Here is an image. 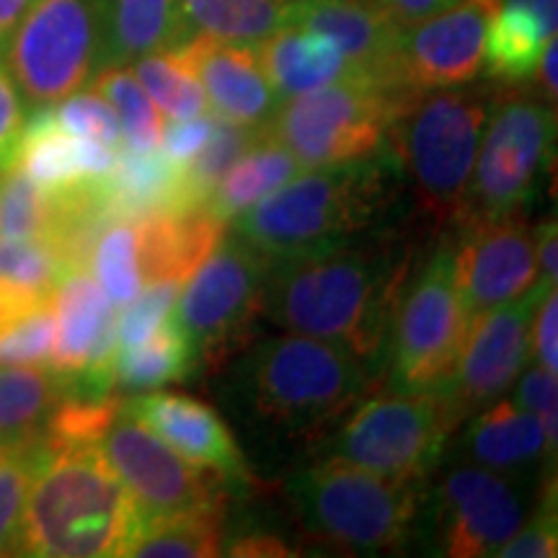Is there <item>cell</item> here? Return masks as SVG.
I'll return each instance as SVG.
<instances>
[{
    "mask_svg": "<svg viewBox=\"0 0 558 558\" xmlns=\"http://www.w3.org/2000/svg\"><path fill=\"white\" fill-rule=\"evenodd\" d=\"M411 239L386 222L333 248L271 262L264 318L347 349L383 380L390 318L416 259Z\"/></svg>",
    "mask_w": 558,
    "mask_h": 558,
    "instance_id": "cell-1",
    "label": "cell"
},
{
    "mask_svg": "<svg viewBox=\"0 0 558 558\" xmlns=\"http://www.w3.org/2000/svg\"><path fill=\"white\" fill-rule=\"evenodd\" d=\"M378 380L380 375L347 349L288 331L251 341L235 354L222 399L259 437L313 452Z\"/></svg>",
    "mask_w": 558,
    "mask_h": 558,
    "instance_id": "cell-2",
    "label": "cell"
},
{
    "mask_svg": "<svg viewBox=\"0 0 558 558\" xmlns=\"http://www.w3.org/2000/svg\"><path fill=\"white\" fill-rule=\"evenodd\" d=\"M403 197V179L388 145L354 163L300 171L233 218V233L271 262L333 248L386 226Z\"/></svg>",
    "mask_w": 558,
    "mask_h": 558,
    "instance_id": "cell-3",
    "label": "cell"
},
{
    "mask_svg": "<svg viewBox=\"0 0 558 558\" xmlns=\"http://www.w3.org/2000/svg\"><path fill=\"white\" fill-rule=\"evenodd\" d=\"M143 509L99 442L41 439L24 514L21 556H128Z\"/></svg>",
    "mask_w": 558,
    "mask_h": 558,
    "instance_id": "cell-4",
    "label": "cell"
},
{
    "mask_svg": "<svg viewBox=\"0 0 558 558\" xmlns=\"http://www.w3.org/2000/svg\"><path fill=\"white\" fill-rule=\"evenodd\" d=\"M494 94L488 88H432L411 94L388 128V150L414 218L429 233L458 226Z\"/></svg>",
    "mask_w": 558,
    "mask_h": 558,
    "instance_id": "cell-5",
    "label": "cell"
},
{
    "mask_svg": "<svg viewBox=\"0 0 558 558\" xmlns=\"http://www.w3.org/2000/svg\"><path fill=\"white\" fill-rule=\"evenodd\" d=\"M424 486L318 456L284 484L305 543L344 556H383L414 541Z\"/></svg>",
    "mask_w": 558,
    "mask_h": 558,
    "instance_id": "cell-6",
    "label": "cell"
},
{
    "mask_svg": "<svg viewBox=\"0 0 558 558\" xmlns=\"http://www.w3.org/2000/svg\"><path fill=\"white\" fill-rule=\"evenodd\" d=\"M471 316L456 279V233L442 230L435 248L414 259L390 318L383 380L390 390H435L456 365Z\"/></svg>",
    "mask_w": 558,
    "mask_h": 558,
    "instance_id": "cell-7",
    "label": "cell"
},
{
    "mask_svg": "<svg viewBox=\"0 0 558 558\" xmlns=\"http://www.w3.org/2000/svg\"><path fill=\"white\" fill-rule=\"evenodd\" d=\"M452 435L456 427L437 393L386 388L354 403L313 448V456L347 460L386 478L427 484Z\"/></svg>",
    "mask_w": 558,
    "mask_h": 558,
    "instance_id": "cell-8",
    "label": "cell"
},
{
    "mask_svg": "<svg viewBox=\"0 0 558 558\" xmlns=\"http://www.w3.org/2000/svg\"><path fill=\"white\" fill-rule=\"evenodd\" d=\"M409 96L344 78L282 99L262 132L305 171L354 163L386 150L390 122Z\"/></svg>",
    "mask_w": 558,
    "mask_h": 558,
    "instance_id": "cell-9",
    "label": "cell"
},
{
    "mask_svg": "<svg viewBox=\"0 0 558 558\" xmlns=\"http://www.w3.org/2000/svg\"><path fill=\"white\" fill-rule=\"evenodd\" d=\"M554 143L556 107L535 90H497L458 226L525 213L554 163Z\"/></svg>",
    "mask_w": 558,
    "mask_h": 558,
    "instance_id": "cell-10",
    "label": "cell"
},
{
    "mask_svg": "<svg viewBox=\"0 0 558 558\" xmlns=\"http://www.w3.org/2000/svg\"><path fill=\"white\" fill-rule=\"evenodd\" d=\"M271 259L243 241L228 235L192 271L177 300V324L192 341L199 369L218 373L256 337L264 316V292Z\"/></svg>",
    "mask_w": 558,
    "mask_h": 558,
    "instance_id": "cell-11",
    "label": "cell"
},
{
    "mask_svg": "<svg viewBox=\"0 0 558 558\" xmlns=\"http://www.w3.org/2000/svg\"><path fill=\"white\" fill-rule=\"evenodd\" d=\"M104 50V0H34L0 54L24 101L50 107L107 68Z\"/></svg>",
    "mask_w": 558,
    "mask_h": 558,
    "instance_id": "cell-12",
    "label": "cell"
},
{
    "mask_svg": "<svg viewBox=\"0 0 558 558\" xmlns=\"http://www.w3.org/2000/svg\"><path fill=\"white\" fill-rule=\"evenodd\" d=\"M530 476H509L469 460L445 471L429 501V525L439 554L497 556L533 512L538 494L530 497Z\"/></svg>",
    "mask_w": 558,
    "mask_h": 558,
    "instance_id": "cell-13",
    "label": "cell"
},
{
    "mask_svg": "<svg viewBox=\"0 0 558 558\" xmlns=\"http://www.w3.org/2000/svg\"><path fill=\"white\" fill-rule=\"evenodd\" d=\"M546 282H535L525 295L471 318L450 375L432 390L442 401L452 427L497 401L514 386L533 352V316L546 292Z\"/></svg>",
    "mask_w": 558,
    "mask_h": 558,
    "instance_id": "cell-14",
    "label": "cell"
},
{
    "mask_svg": "<svg viewBox=\"0 0 558 558\" xmlns=\"http://www.w3.org/2000/svg\"><path fill=\"white\" fill-rule=\"evenodd\" d=\"M99 448L143 514L228 509L230 481L226 476L181 458L124 411L99 437Z\"/></svg>",
    "mask_w": 558,
    "mask_h": 558,
    "instance_id": "cell-15",
    "label": "cell"
},
{
    "mask_svg": "<svg viewBox=\"0 0 558 558\" xmlns=\"http://www.w3.org/2000/svg\"><path fill=\"white\" fill-rule=\"evenodd\" d=\"M499 0H458L435 16L403 26L399 83L409 94L469 86L484 73L486 32Z\"/></svg>",
    "mask_w": 558,
    "mask_h": 558,
    "instance_id": "cell-16",
    "label": "cell"
},
{
    "mask_svg": "<svg viewBox=\"0 0 558 558\" xmlns=\"http://www.w3.org/2000/svg\"><path fill=\"white\" fill-rule=\"evenodd\" d=\"M456 279L471 318L525 295L538 282L535 233L527 215L458 226Z\"/></svg>",
    "mask_w": 558,
    "mask_h": 558,
    "instance_id": "cell-17",
    "label": "cell"
},
{
    "mask_svg": "<svg viewBox=\"0 0 558 558\" xmlns=\"http://www.w3.org/2000/svg\"><path fill=\"white\" fill-rule=\"evenodd\" d=\"M54 347L50 367L68 375L81 393L104 396L114 388L117 313L88 269L62 275L52 295Z\"/></svg>",
    "mask_w": 558,
    "mask_h": 558,
    "instance_id": "cell-18",
    "label": "cell"
},
{
    "mask_svg": "<svg viewBox=\"0 0 558 558\" xmlns=\"http://www.w3.org/2000/svg\"><path fill=\"white\" fill-rule=\"evenodd\" d=\"M288 24L337 41L347 60L349 78L409 94L399 83L403 26L380 0H295Z\"/></svg>",
    "mask_w": 558,
    "mask_h": 558,
    "instance_id": "cell-19",
    "label": "cell"
},
{
    "mask_svg": "<svg viewBox=\"0 0 558 558\" xmlns=\"http://www.w3.org/2000/svg\"><path fill=\"white\" fill-rule=\"evenodd\" d=\"M122 411L163 439L199 469H209L243 486L251 469L233 432L209 403L181 393H145L122 403Z\"/></svg>",
    "mask_w": 558,
    "mask_h": 558,
    "instance_id": "cell-20",
    "label": "cell"
},
{
    "mask_svg": "<svg viewBox=\"0 0 558 558\" xmlns=\"http://www.w3.org/2000/svg\"><path fill=\"white\" fill-rule=\"evenodd\" d=\"M207 94L218 120L241 128H264L279 107V96L264 73L256 45H233L205 34H192L181 45Z\"/></svg>",
    "mask_w": 558,
    "mask_h": 558,
    "instance_id": "cell-21",
    "label": "cell"
},
{
    "mask_svg": "<svg viewBox=\"0 0 558 558\" xmlns=\"http://www.w3.org/2000/svg\"><path fill=\"white\" fill-rule=\"evenodd\" d=\"M101 190L111 215L130 222L205 205L186 177V163H179L158 148L137 150L122 145L107 177L101 179Z\"/></svg>",
    "mask_w": 558,
    "mask_h": 558,
    "instance_id": "cell-22",
    "label": "cell"
},
{
    "mask_svg": "<svg viewBox=\"0 0 558 558\" xmlns=\"http://www.w3.org/2000/svg\"><path fill=\"white\" fill-rule=\"evenodd\" d=\"M135 233L145 284L158 279L186 282L226 239L228 222L207 205H199L140 218L135 220Z\"/></svg>",
    "mask_w": 558,
    "mask_h": 558,
    "instance_id": "cell-23",
    "label": "cell"
},
{
    "mask_svg": "<svg viewBox=\"0 0 558 558\" xmlns=\"http://www.w3.org/2000/svg\"><path fill=\"white\" fill-rule=\"evenodd\" d=\"M117 150L99 140L70 135L54 120L50 107H39L26 120L16 163L39 190L62 192L107 177Z\"/></svg>",
    "mask_w": 558,
    "mask_h": 558,
    "instance_id": "cell-24",
    "label": "cell"
},
{
    "mask_svg": "<svg viewBox=\"0 0 558 558\" xmlns=\"http://www.w3.org/2000/svg\"><path fill=\"white\" fill-rule=\"evenodd\" d=\"M458 452L469 463L484 469L530 476L548 469V445L541 418L514 401L497 399L476 411L458 442ZM556 458V456H550Z\"/></svg>",
    "mask_w": 558,
    "mask_h": 558,
    "instance_id": "cell-25",
    "label": "cell"
},
{
    "mask_svg": "<svg viewBox=\"0 0 558 558\" xmlns=\"http://www.w3.org/2000/svg\"><path fill=\"white\" fill-rule=\"evenodd\" d=\"M262 68L279 99L308 94L349 78V68L339 45L326 34L284 24L256 45Z\"/></svg>",
    "mask_w": 558,
    "mask_h": 558,
    "instance_id": "cell-26",
    "label": "cell"
},
{
    "mask_svg": "<svg viewBox=\"0 0 558 558\" xmlns=\"http://www.w3.org/2000/svg\"><path fill=\"white\" fill-rule=\"evenodd\" d=\"M107 65H132L150 52L173 50L192 37L179 0H104Z\"/></svg>",
    "mask_w": 558,
    "mask_h": 558,
    "instance_id": "cell-27",
    "label": "cell"
},
{
    "mask_svg": "<svg viewBox=\"0 0 558 558\" xmlns=\"http://www.w3.org/2000/svg\"><path fill=\"white\" fill-rule=\"evenodd\" d=\"M73 390L68 375L39 365H0V442L39 445L60 401Z\"/></svg>",
    "mask_w": 558,
    "mask_h": 558,
    "instance_id": "cell-28",
    "label": "cell"
},
{
    "mask_svg": "<svg viewBox=\"0 0 558 558\" xmlns=\"http://www.w3.org/2000/svg\"><path fill=\"white\" fill-rule=\"evenodd\" d=\"M305 171L282 145L269 140L262 132V140L235 160L230 169L218 179L207 197V207L220 220L230 222L239 218L243 209L267 197L290 179Z\"/></svg>",
    "mask_w": 558,
    "mask_h": 558,
    "instance_id": "cell-29",
    "label": "cell"
},
{
    "mask_svg": "<svg viewBox=\"0 0 558 558\" xmlns=\"http://www.w3.org/2000/svg\"><path fill=\"white\" fill-rule=\"evenodd\" d=\"M197 373V354L173 313L148 339L120 349L114 360V386L124 390L163 388L169 383L190 380Z\"/></svg>",
    "mask_w": 558,
    "mask_h": 558,
    "instance_id": "cell-30",
    "label": "cell"
},
{
    "mask_svg": "<svg viewBox=\"0 0 558 558\" xmlns=\"http://www.w3.org/2000/svg\"><path fill=\"white\" fill-rule=\"evenodd\" d=\"M226 543V509L143 514L128 556L137 558H215Z\"/></svg>",
    "mask_w": 558,
    "mask_h": 558,
    "instance_id": "cell-31",
    "label": "cell"
},
{
    "mask_svg": "<svg viewBox=\"0 0 558 558\" xmlns=\"http://www.w3.org/2000/svg\"><path fill=\"white\" fill-rule=\"evenodd\" d=\"M295 0H179L192 34L233 41V45H259L282 29Z\"/></svg>",
    "mask_w": 558,
    "mask_h": 558,
    "instance_id": "cell-32",
    "label": "cell"
},
{
    "mask_svg": "<svg viewBox=\"0 0 558 558\" xmlns=\"http://www.w3.org/2000/svg\"><path fill=\"white\" fill-rule=\"evenodd\" d=\"M550 39L556 37H550L543 29V24L533 13L520 9V5L499 3L486 32V75L505 83V86L533 78L541 54Z\"/></svg>",
    "mask_w": 558,
    "mask_h": 558,
    "instance_id": "cell-33",
    "label": "cell"
},
{
    "mask_svg": "<svg viewBox=\"0 0 558 558\" xmlns=\"http://www.w3.org/2000/svg\"><path fill=\"white\" fill-rule=\"evenodd\" d=\"M132 73L153 104H158V109L171 120H186L209 111L205 88L181 45L173 50L143 54L132 62Z\"/></svg>",
    "mask_w": 558,
    "mask_h": 558,
    "instance_id": "cell-34",
    "label": "cell"
},
{
    "mask_svg": "<svg viewBox=\"0 0 558 558\" xmlns=\"http://www.w3.org/2000/svg\"><path fill=\"white\" fill-rule=\"evenodd\" d=\"M94 90L111 104L122 124L124 145L137 150L158 148L163 135V114L145 88L140 86L130 65H107L94 75Z\"/></svg>",
    "mask_w": 558,
    "mask_h": 558,
    "instance_id": "cell-35",
    "label": "cell"
},
{
    "mask_svg": "<svg viewBox=\"0 0 558 558\" xmlns=\"http://www.w3.org/2000/svg\"><path fill=\"white\" fill-rule=\"evenodd\" d=\"M88 269L94 271L96 282L114 305L122 308L130 300H135L145 284L143 271H140L135 222L114 220L104 228L90 251Z\"/></svg>",
    "mask_w": 558,
    "mask_h": 558,
    "instance_id": "cell-36",
    "label": "cell"
},
{
    "mask_svg": "<svg viewBox=\"0 0 558 558\" xmlns=\"http://www.w3.org/2000/svg\"><path fill=\"white\" fill-rule=\"evenodd\" d=\"M39 445L0 442V556H21L26 499Z\"/></svg>",
    "mask_w": 558,
    "mask_h": 558,
    "instance_id": "cell-37",
    "label": "cell"
},
{
    "mask_svg": "<svg viewBox=\"0 0 558 558\" xmlns=\"http://www.w3.org/2000/svg\"><path fill=\"white\" fill-rule=\"evenodd\" d=\"M50 192L39 190L13 160L0 171V235L45 241L50 230Z\"/></svg>",
    "mask_w": 558,
    "mask_h": 558,
    "instance_id": "cell-38",
    "label": "cell"
},
{
    "mask_svg": "<svg viewBox=\"0 0 558 558\" xmlns=\"http://www.w3.org/2000/svg\"><path fill=\"white\" fill-rule=\"evenodd\" d=\"M259 140L262 128H241V124L218 120V117H215L213 135H209L205 148L186 163V177H190L194 192L199 194L205 205L209 192L218 184L222 173H226L248 148H254Z\"/></svg>",
    "mask_w": 558,
    "mask_h": 558,
    "instance_id": "cell-39",
    "label": "cell"
},
{
    "mask_svg": "<svg viewBox=\"0 0 558 558\" xmlns=\"http://www.w3.org/2000/svg\"><path fill=\"white\" fill-rule=\"evenodd\" d=\"M62 275L68 271L47 241L0 235V279L29 290L54 292Z\"/></svg>",
    "mask_w": 558,
    "mask_h": 558,
    "instance_id": "cell-40",
    "label": "cell"
},
{
    "mask_svg": "<svg viewBox=\"0 0 558 558\" xmlns=\"http://www.w3.org/2000/svg\"><path fill=\"white\" fill-rule=\"evenodd\" d=\"M50 109L60 128L68 130L70 135L99 140V143L114 150H120L124 145L120 117L111 109V104L101 94H96L94 88L75 90V94L65 96L62 101L50 104Z\"/></svg>",
    "mask_w": 558,
    "mask_h": 558,
    "instance_id": "cell-41",
    "label": "cell"
},
{
    "mask_svg": "<svg viewBox=\"0 0 558 558\" xmlns=\"http://www.w3.org/2000/svg\"><path fill=\"white\" fill-rule=\"evenodd\" d=\"M181 288H184V282H179V279H158V282L143 284L137 298L122 305L124 311L117 316V344L120 349L135 347L148 339L173 313Z\"/></svg>",
    "mask_w": 558,
    "mask_h": 558,
    "instance_id": "cell-42",
    "label": "cell"
},
{
    "mask_svg": "<svg viewBox=\"0 0 558 558\" xmlns=\"http://www.w3.org/2000/svg\"><path fill=\"white\" fill-rule=\"evenodd\" d=\"M52 347L54 311L50 303L0 329V365H50Z\"/></svg>",
    "mask_w": 558,
    "mask_h": 558,
    "instance_id": "cell-43",
    "label": "cell"
},
{
    "mask_svg": "<svg viewBox=\"0 0 558 558\" xmlns=\"http://www.w3.org/2000/svg\"><path fill=\"white\" fill-rule=\"evenodd\" d=\"M556 478H543L533 512L522 522L518 533L499 548L501 558H556L558 556V520H556Z\"/></svg>",
    "mask_w": 558,
    "mask_h": 558,
    "instance_id": "cell-44",
    "label": "cell"
},
{
    "mask_svg": "<svg viewBox=\"0 0 558 558\" xmlns=\"http://www.w3.org/2000/svg\"><path fill=\"white\" fill-rule=\"evenodd\" d=\"M514 403L522 409L533 411L541 418L543 437L550 456H556V442H558V383L556 373H548L546 367H533L522 369L518 390H514Z\"/></svg>",
    "mask_w": 558,
    "mask_h": 558,
    "instance_id": "cell-45",
    "label": "cell"
},
{
    "mask_svg": "<svg viewBox=\"0 0 558 558\" xmlns=\"http://www.w3.org/2000/svg\"><path fill=\"white\" fill-rule=\"evenodd\" d=\"M26 104L9 70L0 65V171L19 156L21 135L26 128Z\"/></svg>",
    "mask_w": 558,
    "mask_h": 558,
    "instance_id": "cell-46",
    "label": "cell"
},
{
    "mask_svg": "<svg viewBox=\"0 0 558 558\" xmlns=\"http://www.w3.org/2000/svg\"><path fill=\"white\" fill-rule=\"evenodd\" d=\"M215 117L199 114L186 117V120H171L163 124V135H160V145L163 153L179 163H190L197 153L205 148V143L213 135Z\"/></svg>",
    "mask_w": 558,
    "mask_h": 558,
    "instance_id": "cell-47",
    "label": "cell"
},
{
    "mask_svg": "<svg viewBox=\"0 0 558 558\" xmlns=\"http://www.w3.org/2000/svg\"><path fill=\"white\" fill-rule=\"evenodd\" d=\"M533 349L541 367L558 373V298L556 288L546 292L533 316Z\"/></svg>",
    "mask_w": 558,
    "mask_h": 558,
    "instance_id": "cell-48",
    "label": "cell"
},
{
    "mask_svg": "<svg viewBox=\"0 0 558 558\" xmlns=\"http://www.w3.org/2000/svg\"><path fill=\"white\" fill-rule=\"evenodd\" d=\"M222 554L239 556V558H290L298 556V550L282 541L279 535L269 530H243L241 535H233L222 543Z\"/></svg>",
    "mask_w": 558,
    "mask_h": 558,
    "instance_id": "cell-49",
    "label": "cell"
},
{
    "mask_svg": "<svg viewBox=\"0 0 558 558\" xmlns=\"http://www.w3.org/2000/svg\"><path fill=\"white\" fill-rule=\"evenodd\" d=\"M52 295L54 292L29 290L16 282H9V279H0V329L26 316V313L41 308V305H50Z\"/></svg>",
    "mask_w": 558,
    "mask_h": 558,
    "instance_id": "cell-50",
    "label": "cell"
},
{
    "mask_svg": "<svg viewBox=\"0 0 558 558\" xmlns=\"http://www.w3.org/2000/svg\"><path fill=\"white\" fill-rule=\"evenodd\" d=\"M535 233V256H538V279L556 288L558 277V228L556 218L541 222Z\"/></svg>",
    "mask_w": 558,
    "mask_h": 558,
    "instance_id": "cell-51",
    "label": "cell"
},
{
    "mask_svg": "<svg viewBox=\"0 0 558 558\" xmlns=\"http://www.w3.org/2000/svg\"><path fill=\"white\" fill-rule=\"evenodd\" d=\"M386 9L393 13V19L399 21L401 26H411L416 21H424L435 13L450 9L458 0H380Z\"/></svg>",
    "mask_w": 558,
    "mask_h": 558,
    "instance_id": "cell-52",
    "label": "cell"
},
{
    "mask_svg": "<svg viewBox=\"0 0 558 558\" xmlns=\"http://www.w3.org/2000/svg\"><path fill=\"white\" fill-rule=\"evenodd\" d=\"M556 39H550L546 45V50H543L541 60H538V68H535L533 78L538 83V96L541 99H546L550 107H556Z\"/></svg>",
    "mask_w": 558,
    "mask_h": 558,
    "instance_id": "cell-53",
    "label": "cell"
},
{
    "mask_svg": "<svg viewBox=\"0 0 558 558\" xmlns=\"http://www.w3.org/2000/svg\"><path fill=\"white\" fill-rule=\"evenodd\" d=\"M34 5V0H0V50L5 47V41L11 39V34L16 32L21 19L26 16Z\"/></svg>",
    "mask_w": 558,
    "mask_h": 558,
    "instance_id": "cell-54",
    "label": "cell"
}]
</instances>
